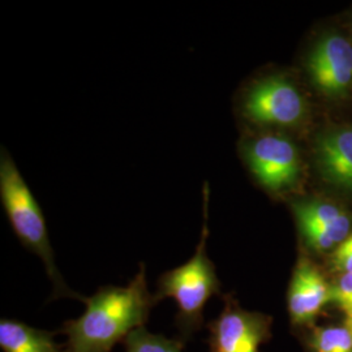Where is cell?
Listing matches in <instances>:
<instances>
[{
  "mask_svg": "<svg viewBox=\"0 0 352 352\" xmlns=\"http://www.w3.org/2000/svg\"><path fill=\"white\" fill-rule=\"evenodd\" d=\"M316 162L330 184L352 192V128H337L316 141Z\"/></svg>",
  "mask_w": 352,
  "mask_h": 352,
  "instance_id": "obj_9",
  "label": "cell"
},
{
  "mask_svg": "<svg viewBox=\"0 0 352 352\" xmlns=\"http://www.w3.org/2000/svg\"><path fill=\"white\" fill-rule=\"evenodd\" d=\"M331 263L340 273H352V234L334 250Z\"/></svg>",
  "mask_w": 352,
  "mask_h": 352,
  "instance_id": "obj_15",
  "label": "cell"
},
{
  "mask_svg": "<svg viewBox=\"0 0 352 352\" xmlns=\"http://www.w3.org/2000/svg\"><path fill=\"white\" fill-rule=\"evenodd\" d=\"M312 352H352V336L346 327H317L308 338Z\"/></svg>",
  "mask_w": 352,
  "mask_h": 352,
  "instance_id": "obj_13",
  "label": "cell"
},
{
  "mask_svg": "<svg viewBox=\"0 0 352 352\" xmlns=\"http://www.w3.org/2000/svg\"><path fill=\"white\" fill-rule=\"evenodd\" d=\"M331 302V286L312 261L302 257L289 282L287 305L292 324L309 325Z\"/></svg>",
  "mask_w": 352,
  "mask_h": 352,
  "instance_id": "obj_8",
  "label": "cell"
},
{
  "mask_svg": "<svg viewBox=\"0 0 352 352\" xmlns=\"http://www.w3.org/2000/svg\"><path fill=\"white\" fill-rule=\"evenodd\" d=\"M272 318L241 309L226 299L223 311L209 324L210 352H260L270 338Z\"/></svg>",
  "mask_w": 352,
  "mask_h": 352,
  "instance_id": "obj_6",
  "label": "cell"
},
{
  "mask_svg": "<svg viewBox=\"0 0 352 352\" xmlns=\"http://www.w3.org/2000/svg\"><path fill=\"white\" fill-rule=\"evenodd\" d=\"M331 302H336L344 314L352 312V273H346L331 286Z\"/></svg>",
  "mask_w": 352,
  "mask_h": 352,
  "instance_id": "obj_14",
  "label": "cell"
},
{
  "mask_svg": "<svg viewBox=\"0 0 352 352\" xmlns=\"http://www.w3.org/2000/svg\"><path fill=\"white\" fill-rule=\"evenodd\" d=\"M0 200L16 236L26 250L33 252L43 261L46 273L54 286V298H75L87 302V299L69 289L55 264V254L45 215L34 195L26 184L21 173L13 162L7 149L0 153Z\"/></svg>",
  "mask_w": 352,
  "mask_h": 352,
  "instance_id": "obj_2",
  "label": "cell"
},
{
  "mask_svg": "<svg viewBox=\"0 0 352 352\" xmlns=\"http://www.w3.org/2000/svg\"><path fill=\"white\" fill-rule=\"evenodd\" d=\"M241 154L254 180L269 193L291 190L302 177L300 151L286 135L264 132L252 136L243 141Z\"/></svg>",
  "mask_w": 352,
  "mask_h": 352,
  "instance_id": "obj_5",
  "label": "cell"
},
{
  "mask_svg": "<svg viewBox=\"0 0 352 352\" xmlns=\"http://www.w3.org/2000/svg\"><path fill=\"white\" fill-rule=\"evenodd\" d=\"M307 113L308 104L300 89L283 74L252 81L240 101L243 119L254 126L292 128L302 124Z\"/></svg>",
  "mask_w": 352,
  "mask_h": 352,
  "instance_id": "obj_4",
  "label": "cell"
},
{
  "mask_svg": "<svg viewBox=\"0 0 352 352\" xmlns=\"http://www.w3.org/2000/svg\"><path fill=\"white\" fill-rule=\"evenodd\" d=\"M183 340H170L149 333L145 327L135 329L124 340L126 352H183Z\"/></svg>",
  "mask_w": 352,
  "mask_h": 352,
  "instance_id": "obj_12",
  "label": "cell"
},
{
  "mask_svg": "<svg viewBox=\"0 0 352 352\" xmlns=\"http://www.w3.org/2000/svg\"><path fill=\"white\" fill-rule=\"evenodd\" d=\"M307 71L316 88L327 97L344 96L352 87V45L331 33L316 43L307 59Z\"/></svg>",
  "mask_w": 352,
  "mask_h": 352,
  "instance_id": "obj_7",
  "label": "cell"
},
{
  "mask_svg": "<svg viewBox=\"0 0 352 352\" xmlns=\"http://www.w3.org/2000/svg\"><path fill=\"white\" fill-rule=\"evenodd\" d=\"M344 327H347V330L351 333L352 336V312L346 314V320H344Z\"/></svg>",
  "mask_w": 352,
  "mask_h": 352,
  "instance_id": "obj_16",
  "label": "cell"
},
{
  "mask_svg": "<svg viewBox=\"0 0 352 352\" xmlns=\"http://www.w3.org/2000/svg\"><path fill=\"white\" fill-rule=\"evenodd\" d=\"M298 227H312L342 244L350 236L351 218L340 206L322 200H300L292 204Z\"/></svg>",
  "mask_w": 352,
  "mask_h": 352,
  "instance_id": "obj_10",
  "label": "cell"
},
{
  "mask_svg": "<svg viewBox=\"0 0 352 352\" xmlns=\"http://www.w3.org/2000/svg\"><path fill=\"white\" fill-rule=\"evenodd\" d=\"M0 347L3 352H62L54 333L7 318L0 321Z\"/></svg>",
  "mask_w": 352,
  "mask_h": 352,
  "instance_id": "obj_11",
  "label": "cell"
},
{
  "mask_svg": "<svg viewBox=\"0 0 352 352\" xmlns=\"http://www.w3.org/2000/svg\"><path fill=\"white\" fill-rule=\"evenodd\" d=\"M204 223L201 238L195 254L186 264L164 272L158 279L154 294L155 302L167 298L175 300L177 305L176 327L184 340H189L204 324V309L214 295L219 294L221 285L215 273V266L206 253V241L209 236L208 208H209V184H204Z\"/></svg>",
  "mask_w": 352,
  "mask_h": 352,
  "instance_id": "obj_3",
  "label": "cell"
},
{
  "mask_svg": "<svg viewBox=\"0 0 352 352\" xmlns=\"http://www.w3.org/2000/svg\"><path fill=\"white\" fill-rule=\"evenodd\" d=\"M155 305L146 283L145 265L126 287L106 286L87 299V309L64 324L63 352H111L113 346L144 327Z\"/></svg>",
  "mask_w": 352,
  "mask_h": 352,
  "instance_id": "obj_1",
  "label": "cell"
}]
</instances>
